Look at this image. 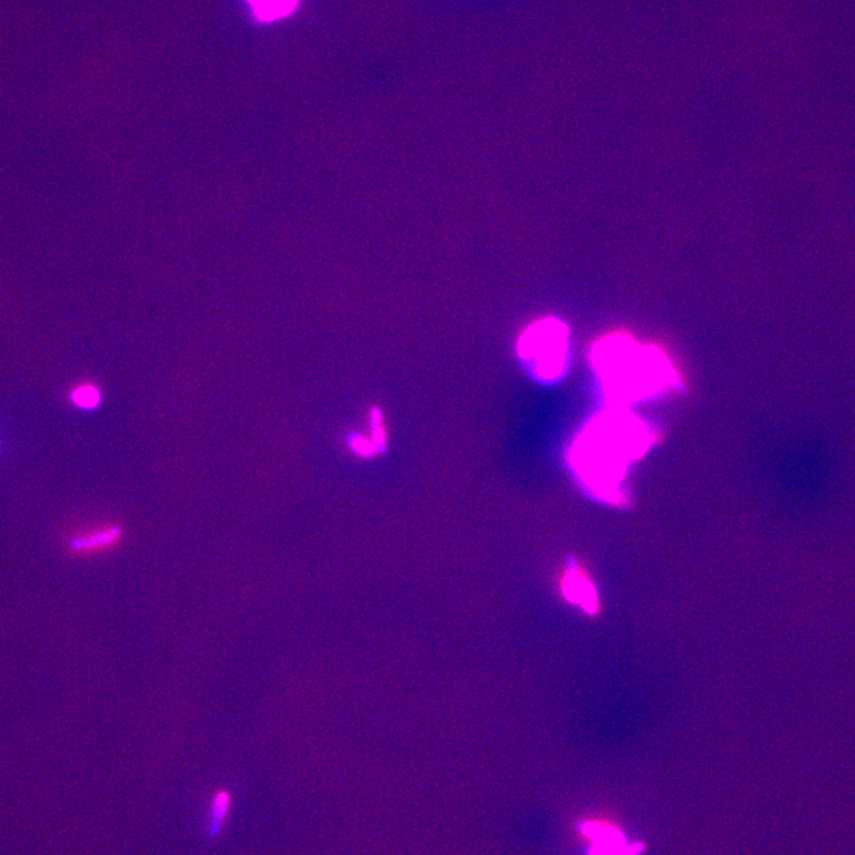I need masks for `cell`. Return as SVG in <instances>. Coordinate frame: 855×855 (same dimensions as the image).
<instances>
[{
    "instance_id": "5b68a950",
    "label": "cell",
    "mask_w": 855,
    "mask_h": 855,
    "mask_svg": "<svg viewBox=\"0 0 855 855\" xmlns=\"http://www.w3.org/2000/svg\"><path fill=\"white\" fill-rule=\"evenodd\" d=\"M581 831L593 840L591 855H637L643 850L642 845H626L623 834L613 827L585 823Z\"/></svg>"
},
{
    "instance_id": "3957f363",
    "label": "cell",
    "mask_w": 855,
    "mask_h": 855,
    "mask_svg": "<svg viewBox=\"0 0 855 855\" xmlns=\"http://www.w3.org/2000/svg\"><path fill=\"white\" fill-rule=\"evenodd\" d=\"M518 354L538 379L554 382L562 377L568 364L567 326L556 319L534 323L519 339Z\"/></svg>"
},
{
    "instance_id": "8fae6325",
    "label": "cell",
    "mask_w": 855,
    "mask_h": 855,
    "mask_svg": "<svg viewBox=\"0 0 855 855\" xmlns=\"http://www.w3.org/2000/svg\"><path fill=\"white\" fill-rule=\"evenodd\" d=\"M351 445H352L354 451H356L359 454L364 455V456L371 455L373 453V449H375V447H373L372 443H370L369 441H366L365 439H363V437H359V436L353 437V439L351 441Z\"/></svg>"
},
{
    "instance_id": "ba28073f",
    "label": "cell",
    "mask_w": 855,
    "mask_h": 855,
    "mask_svg": "<svg viewBox=\"0 0 855 855\" xmlns=\"http://www.w3.org/2000/svg\"><path fill=\"white\" fill-rule=\"evenodd\" d=\"M231 802V795L227 790H219L213 796L207 823L208 835L211 838H215L221 833L226 817L230 814Z\"/></svg>"
},
{
    "instance_id": "8992f818",
    "label": "cell",
    "mask_w": 855,
    "mask_h": 855,
    "mask_svg": "<svg viewBox=\"0 0 855 855\" xmlns=\"http://www.w3.org/2000/svg\"><path fill=\"white\" fill-rule=\"evenodd\" d=\"M256 23L269 25L293 16L301 0H244Z\"/></svg>"
},
{
    "instance_id": "277c9868",
    "label": "cell",
    "mask_w": 855,
    "mask_h": 855,
    "mask_svg": "<svg viewBox=\"0 0 855 855\" xmlns=\"http://www.w3.org/2000/svg\"><path fill=\"white\" fill-rule=\"evenodd\" d=\"M562 598L579 607L588 617H597L600 611L598 588L591 576L574 557H569L560 580Z\"/></svg>"
},
{
    "instance_id": "9c48e42d",
    "label": "cell",
    "mask_w": 855,
    "mask_h": 855,
    "mask_svg": "<svg viewBox=\"0 0 855 855\" xmlns=\"http://www.w3.org/2000/svg\"><path fill=\"white\" fill-rule=\"evenodd\" d=\"M72 399L80 408L93 409L100 402V392L93 385H82L74 390Z\"/></svg>"
},
{
    "instance_id": "6da1fadb",
    "label": "cell",
    "mask_w": 855,
    "mask_h": 855,
    "mask_svg": "<svg viewBox=\"0 0 855 855\" xmlns=\"http://www.w3.org/2000/svg\"><path fill=\"white\" fill-rule=\"evenodd\" d=\"M651 443L652 434L642 420L623 407H614L581 430L570 448L569 461L588 493L601 502L620 504L627 470Z\"/></svg>"
},
{
    "instance_id": "52a82bcc",
    "label": "cell",
    "mask_w": 855,
    "mask_h": 855,
    "mask_svg": "<svg viewBox=\"0 0 855 855\" xmlns=\"http://www.w3.org/2000/svg\"><path fill=\"white\" fill-rule=\"evenodd\" d=\"M122 537V530L117 527L95 532V534L75 538L72 548L75 551H97L113 546Z\"/></svg>"
},
{
    "instance_id": "30bf717a",
    "label": "cell",
    "mask_w": 855,
    "mask_h": 855,
    "mask_svg": "<svg viewBox=\"0 0 855 855\" xmlns=\"http://www.w3.org/2000/svg\"><path fill=\"white\" fill-rule=\"evenodd\" d=\"M372 417H373V423L372 424H373V427H375V432H373V437H375V445H373V446H375V449H378V451H379L380 448L384 447V434H383L382 426H380V421H382V420H380V418H382V415H380L378 410H373Z\"/></svg>"
},
{
    "instance_id": "7a4b0ae2",
    "label": "cell",
    "mask_w": 855,
    "mask_h": 855,
    "mask_svg": "<svg viewBox=\"0 0 855 855\" xmlns=\"http://www.w3.org/2000/svg\"><path fill=\"white\" fill-rule=\"evenodd\" d=\"M591 360L601 389L616 407L655 397L677 382L674 367L663 352L639 345L624 334L598 341Z\"/></svg>"
}]
</instances>
